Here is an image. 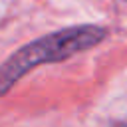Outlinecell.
Listing matches in <instances>:
<instances>
[{"instance_id":"1","label":"cell","mask_w":127,"mask_h":127,"mask_svg":"<svg viewBox=\"0 0 127 127\" xmlns=\"http://www.w3.org/2000/svg\"><path fill=\"white\" fill-rule=\"evenodd\" d=\"M105 36H107L105 28L93 26V24H83V26H71V28L58 30L54 34L42 36L30 44L22 46L0 65V97L32 67H36L40 64L64 62V60L71 58L73 54H79V52L103 42Z\"/></svg>"},{"instance_id":"2","label":"cell","mask_w":127,"mask_h":127,"mask_svg":"<svg viewBox=\"0 0 127 127\" xmlns=\"http://www.w3.org/2000/svg\"><path fill=\"white\" fill-rule=\"evenodd\" d=\"M117 127H127V123H123V125H117Z\"/></svg>"}]
</instances>
